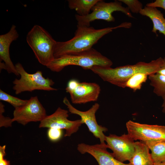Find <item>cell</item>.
<instances>
[{"mask_svg": "<svg viewBox=\"0 0 165 165\" xmlns=\"http://www.w3.org/2000/svg\"><path fill=\"white\" fill-rule=\"evenodd\" d=\"M163 63V58L160 57L149 62L140 61L134 64L127 65L114 68L95 66L90 70L103 81L124 88L126 82L134 75L141 73L148 76L156 74Z\"/></svg>", "mask_w": 165, "mask_h": 165, "instance_id": "1", "label": "cell"}, {"mask_svg": "<svg viewBox=\"0 0 165 165\" xmlns=\"http://www.w3.org/2000/svg\"><path fill=\"white\" fill-rule=\"evenodd\" d=\"M77 28L72 38L65 42H57L54 51L55 58L90 49L104 36L120 27L118 25L97 29L92 27L77 24Z\"/></svg>", "mask_w": 165, "mask_h": 165, "instance_id": "2", "label": "cell"}, {"mask_svg": "<svg viewBox=\"0 0 165 165\" xmlns=\"http://www.w3.org/2000/svg\"><path fill=\"white\" fill-rule=\"evenodd\" d=\"M113 63L108 58L92 48L88 50L65 55L54 59L46 67L50 70L58 72L69 65H76L85 70L95 66L111 67Z\"/></svg>", "mask_w": 165, "mask_h": 165, "instance_id": "3", "label": "cell"}, {"mask_svg": "<svg viewBox=\"0 0 165 165\" xmlns=\"http://www.w3.org/2000/svg\"><path fill=\"white\" fill-rule=\"evenodd\" d=\"M27 42L39 62L46 67L55 58L57 42L41 26L35 25L28 33Z\"/></svg>", "mask_w": 165, "mask_h": 165, "instance_id": "4", "label": "cell"}, {"mask_svg": "<svg viewBox=\"0 0 165 165\" xmlns=\"http://www.w3.org/2000/svg\"><path fill=\"white\" fill-rule=\"evenodd\" d=\"M16 69L20 78L15 79L13 82V89L16 94L25 92H31L36 90L45 91L57 90L52 87L54 82L49 78H45L42 72L38 71L33 74L27 72L22 65L17 63L15 65Z\"/></svg>", "mask_w": 165, "mask_h": 165, "instance_id": "5", "label": "cell"}, {"mask_svg": "<svg viewBox=\"0 0 165 165\" xmlns=\"http://www.w3.org/2000/svg\"><path fill=\"white\" fill-rule=\"evenodd\" d=\"M91 10L92 12L86 16L75 15L77 24L90 26V22L97 20H102L108 22L114 21L115 19L112 14L115 11H120L130 17H133L128 8L123 6L121 2L119 0L106 2L99 0Z\"/></svg>", "mask_w": 165, "mask_h": 165, "instance_id": "6", "label": "cell"}, {"mask_svg": "<svg viewBox=\"0 0 165 165\" xmlns=\"http://www.w3.org/2000/svg\"><path fill=\"white\" fill-rule=\"evenodd\" d=\"M66 92L70 94L72 102L74 104H85L96 101L100 95V86L95 82H80L72 79L68 82Z\"/></svg>", "mask_w": 165, "mask_h": 165, "instance_id": "7", "label": "cell"}, {"mask_svg": "<svg viewBox=\"0 0 165 165\" xmlns=\"http://www.w3.org/2000/svg\"><path fill=\"white\" fill-rule=\"evenodd\" d=\"M127 134L134 141L143 142L165 140V126L141 123L129 120L126 123Z\"/></svg>", "mask_w": 165, "mask_h": 165, "instance_id": "8", "label": "cell"}, {"mask_svg": "<svg viewBox=\"0 0 165 165\" xmlns=\"http://www.w3.org/2000/svg\"><path fill=\"white\" fill-rule=\"evenodd\" d=\"M68 113V111L59 107L53 113L47 116L40 122L39 127L64 129V137H70L76 132L83 123L81 119L69 120Z\"/></svg>", "mask_w": 165, "mask_h": 165, "instance_id": "9", "label": "cell"}, {"mask_svg": "<svg viewBox=\"0 0 165 165\" xmlns=\"http://www.w3.org/2000/svg\"><path fill=\"white\" fill-rule=\"evenodd\" d=\"M46 116V110L38 97H31L25 104L15 108L12 120L25 125L30 122H40Z\"/></svg>", "mask_w": 165, "mask_h": 165, "instance_id": "10", "label": "cell"}, {"mask_svg": "<svg viewBox=\"0 0 165 165\" xmlns=\"http://www.w3.org/2000/svg\"><path fill=\"white\" fill-rule=\"evenodd\" d=\"M63 102L67 106L68 111L71 113L79 115L82 123L88 127L89 131L97 138L100 139V144H106L105 143L106 136L104 132L108 130L105 127L99 125L96 120L95 114L100 107V105L95 103L87 111H82L74 107L66 97L63 100Z\"/></svg>", "mask_w": 165, "mask_h": 165, "instance_id": "11", "label": "cell"}, {"mask_svg": "<svg viewBox=\"0 0 165 165\" xmlns=\"http://www.w3.org/2000/svg\"><path fill=\"white\" fill-rule=\"evenodd\" d=\"M134 141L127 134L120 136L110 134L105 138L107 148L112 151V154L116 159L123 163L129 161L132 156L135 150Z\"/></svg>", "mask_w": 165, "mask_h": 165, "instance_id": "12", "label": "cell"}, {"mask_svg": "<svg viewBox=\"0 0 165 165\" xmlns=\"http://www.w3.org/2000/svg\"><path fill=\"white\" fill-rule=\"evenodd\" d=\"M106 144H101L89 145L79 144L77 149L82 154L88 153L93 156L99 165H131L129 163H125L116 159L112 153L107 150Z\"/></svg>", "mask_w": 165, "mask_h": 165, "instance_id": "13", "label": "cell"}, {"mask_svg": "<svg viewBox=\"0 0 165 165\" xmlns=\"http://www.w3.org/2000/svg\"><path fill=\"white\" fill-rule=\"evenodd\" d=\"M19 36L16 26L13 25L7 33L0 35V60L4 61L6 70L8 73H13L20 76L10 57L9 47L11 43L16 40Z\"/></svg>", "mask_w": 165, "mask_h": 165, "instance_id": "14", "label": "cell"}, {"mask_svg": "<svg viewBox=\"0 0 165 165\" xmlns=\"http://www.w3.org/2000/svg\"><path fill=\"white\" fill-rule=\"evenodd\" d=\"M134 153L129 161L131 165H154L150 150L144 142H135Z\"/></svg>", "mask_w": 165, "mask_h": 165, "instance_id": "15", "label": "cell"}, {"mask_svg": "<svg viewBox=\"0 0 165 165\" xmlns=\"http://www.w3.org/2000/svg\"><path fill=\"white\" fill-rule=\"evenodd\" d=\"M149 17L152 21L153 27L152 31L157 35V31L165 36V18L160 11L156 8L145 6L139 13Z\"/></svg>", "mask_w": 165, "mask_h": 165, "instance_id": "16", "label": "cell"}, {"mask_svg": "<svg viewBox=\"0 0 165 165\" xmlns=\"http://www.w3.org/2000/svg\"><path fill=\"white\" fill-rule=\"evenodd\" d=\"M144 143L151 152L154 165L165 162V140Z\"/></svg>", "mask_w": 165, "mask_h": 165, "instance_id": "17", "label": "cell"}, {"mask_svg": "<svg viewBox=\"0 0 165 165\" xmlns=\"http://www.w3.org/2000/svg\"><path fill=\"white\" fill-rule=\"evenodd\" d=\"M99 0H68L69 8L74 9L77 15L84 16L89 14L93 7Z\"/></svg>", "mask_w": 165, "mask_h": 165, "instance_id": "18", "label": "cell"}, {"mask_svg": "<svg viewBox=\"0 0 165 165\" xmlns=\"http://www.w3.org/2000/svg\"><path fill=\"white\" fill-rule=\"evenodd\" d=\"M148 76L154 93L162 97L165 96V75L156 73Z\"/></svg>", "mask_w": 165, "mask_h": 165, "instance_id": "19", "label": "cell"}, {"mask_svg": "<svg viewBox=\"0 0 165 165\" xmlns=\"http://www.w3.org/2000/svg\"><path fill=\"white\" fill-rule=\"evenodd\" d=\"M148 76V75L145 73H137L132 76L126 82L125 87L132 89L134 91L139 90L141 89L143 83L145 82L147 80Z\"/></svg>", "mask_w": 165, "mask_h": 165, "instance_id": "20", "label": "cell"}, {"mask_svg": "<svg viewBox=\"0 0 165 165\" xmlns=\"http://www.w3.org/2000/svg\"><path fill=\"white\" fill-rule=\"evenodd\" d=\"M0 100L5 101L12 105L16 108L25 104L28 100H22L0 90Z\"/></svg>", "mask_w": 165, "mask_h": 165, "instance_id": "21", "label": "cell"}, {"mask_svg": "<svg viewBox=\"0 0 165 165\" xmlns=\"http://www.w3.org/2000/svg\"><path fill=\"white\" fill-rule=\"evenodd\" d=\"M128 6V8L133 13H139L143 8L142 3L137 0H119Z\"/></svg>", "mask_w": 165, "mask_h": 165, "instance_id": "22", "label": "cell"}, {"mask_svg": "<svg viewBox=\"0 0 165 165\" xmlns=\"http://www.w3.org/2000/svg\"><path fill=\"white\" fill-rule=\"evenodd\" d=\"M4 105L2 103L0 102V127H11L13 122L12 119L9 117H6L3 115L4 112Z\"/></svg>", "mask_w": 165, "mask_h": 165, "instance_id": "23", "label": "cell"}, {"mask_svg": "<svg viewBox=\"0 0 165 165\" xmlns=\"http://www.w3.org/2000/svg\"><path fill=\"white\" fill-rule=\"evenodd\" d=\"M62 130L49 128L47 131V135L49 138L53 141H57L60 139L62 136Z\"/></svg>", "mask_w": 165, "mask_h": 165, "instance_id": "24", "label": "cell"}, {"mask_svg": "<svg viewBox=\"0 0 165 165\" xmlns=\"http://www.w3.org/2000/svg\"><path fill=\"white\" fill-rule=\"evenodd\" d=\"M6 146H0V165H10V161L4 158L6 155L5 152Z\"/></svg>", "mask_w": 165, "mask_h": 165, "instance_id": "25", "label": "cell"}, {"mask_svg": "<svg viewBox=\"0 0 165 165\" xmlns=\"http://www.w3.org/2000/svg\"><path fill=\"white\" fill-rule=\"evenodd\" d=\"M146 6L161 8L165 10V0H156L153 2L147 3Z\"/></svg>", "mask_w": 165, "mask_h": 165, "instance_id": "26", "label": "cell"}, {"mask_svg": "<svg viewBox=\"0 0 165 165\" xmlns=\"http://www.w3.org/2000/svg\"><path fill=\"white\" fill-rule=\"evenodd\" d=\"M156 73L165 75V58H163V65L160 68Z\"/></svg>", "mask_w": 165, "mask_h": 165, "instance_id": "27", "label": "cell"}, {"mask_svg": "<svg viewBox=\"0 0 165 165\" xmlns=\"http://www.w3.org/2000/svg\"><path fill=\"white\" fill-rule=\"evenodd\" d=\"M163 99V102L162 105V112L165 113V96L162 97Z\"/></svg>", "mask_w": 165, "mask_h": 165, "instance_id": "28", "label": "cell"}, {"mask_svg": "<svg viewBox=\"0 0 165 165\" xmlns=\"http://www.w3.org/2000/svg\"><path fill=\"white\" fill-rule=\"evenodd\" d=\"M156 165H165V162L160 163Z\"/></svg>", "mask_w": 165, "mask_h": 165, "instance_id": "29", "label": "cell"}]
</instances>
